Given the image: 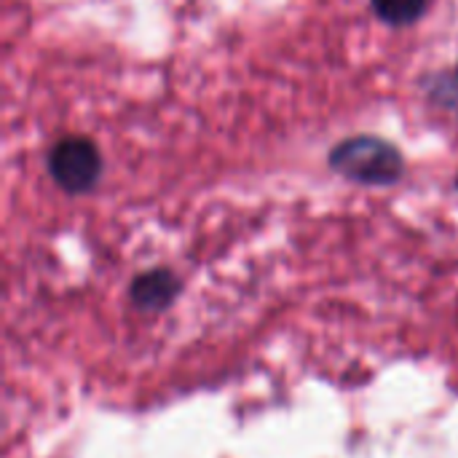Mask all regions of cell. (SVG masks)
Returning <instances> with one entry per match:
<instances>
[{"label":"cell","mask_w":458,"mask_h":458,"mask_svg":"<svg viewBox=\"0 0 458 458\" xmlns=\"http://www.w3.org/2000/svg\"><path fill=\"white\" fill-rule=\"evenodd\" d=\"M333 166L357 182L384 185L403 174V156L376 137H354L335 148Z\"/></svg>","instance_id":"obj_1"},{"label":"cell","mask_w":458,"mask_h":458,"mask_svg":"<svg viewBox=\"0 0 458 458\" xmlns=\"http://www.w3.org/2000/svg\"><path fill=\"white\" fill-rule=\"evenodd\" d=\"M48 169L56 185L67 193H86L97 185L102 174V158L89 140L70 137L54 145L48 156Z\"/></svg>","instance_id":"obj_2"},{"label":"cell","mask_w":458,"mask_h":458,"mask_svg":"<svg viewBox=\"0 0 458 458\" xmlns=\"http://www.w3.org/2000/svg\"><path fill=\"white\" fill-rule=\"evenodd\" d=\"M180 293V282L172 271L156 268L148 274H140L131 284V303L142 311H161L166 309Z\"/></svg>","instance_id":"obj_3"},{"label":"cell","mask_w":458,"mask_h":458,"mask_svg":"<svg viewBox=\"0 0 458 458\" xmlns=\"http://www.w3.org/2000/svg\"><path fill=\"white\" fill-rule=\"evenodd\" d=\"M373 8L389 24H411L424 13L427 0H373Z\"/></svg>","instance_id":"obj_4"}]
</instances>
